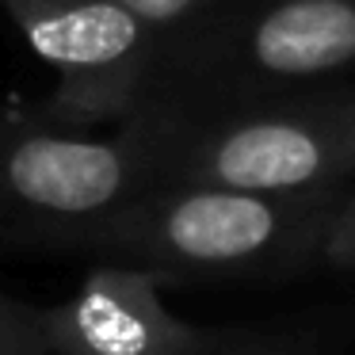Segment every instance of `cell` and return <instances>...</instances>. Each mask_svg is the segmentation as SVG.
<instances>
[{"instance_id": "6da1fadb", "label": "cell", "mask_w": 355, "mask_h": 355, "mask_svg": "<svg viewBox=\"0 0 355 355\" xmlns=\"http://www.w3.org/2000/svg\"><path fill=\"white\" fill-rule=\"evenodd\" d=\"M347 191H245L218 184H157L111 214L42 230L31 245L92 248L187 275H271L317 256Z\"/></svg>"}, {"instance_id": "7a4b0ae2", "label": "cell", "mask_w": 355, "mask_h": 355, "mask_svg": "<svg viewBox=\"0 0 355 355\" xmlns=\"http://www.w3.org/2000/svg\"><path fill=\"white\" fill-rule=\"evenodd\" d=\"M176 111L138 107L119 134L92 138L50 115H0V237L31 245L42 230L111 214L164 184Z\"/></svg>"}, {"instance_id": "3957f363", "label": "cell", "mask_w": 355, "mask_h": 355, "mask_svg": "<svg viewBox=\"0 0 355 355\" xmlns=\"http://www.w3.org/2000/svg\"><path fill=\"white\" fill-rule=\"evenodd\" d=\"M172 180L245 191H347L355 184V92L286 100L207 126L176 111L164 184Z\"/></svg>"}, {"instance_id": "277c9868", "label": "cell", "mask_w": 355, "mask_h": 355, "mask_svg": "<svg viewBox=\"0 0 355 355\" xmlns=\"http://www.w3.org/2000/svg\"><path fill=\"white\" fill-rule=\"evenodd\" d=\"M58 73L46 115L69 126L126 123L157 96L164 42L119 0H0Z\"/></svg>"}, {"instance_id": "5b68a950", "label": "cell", "mask_w": 355, "mask_h": 355, "mask_svg": "<svg viewBox=\"0 0 355 355\" xmlns=\"http://www.w3.org/2000/svg\"><path fill=\"white\" fill-rule=\"evenodd\" d=\"M355 65V0H268L214 16L164 50L157 96L202 80L233 92H271L324 80Z\"/></svg>"}, {"instance_id": "8992f818", "label": "cell", "mask_w": 355, "mask_h": 355, "mask_svg": "<svg viewBox=\"0 0 355 355\" xmlns=\"http://www.w3.org/2000/svg\"><path fill=\"white\" fill-rule=\"evenodd\" d=\"M50 355H195L225 336L187 324L164 306L161 271L92 268L77 294L42 309Z\"/></svg>"}, {"instance_id": "52a82bcc", "label": "cell", "mask_w": 355, "mask_h": 355, "mask_svg": "<svg viewBox=\"0 0 355 355\" xmlns=\"http://www.w3.org/2000/svg\"><path fill=\"white\" fill-rule=\"evenodd\" d=\"M119 4H126L146 27H153L164 50L195 35L199 27H207L225 8V0H119Z\"/></svg>"}, {"instance_id": "ba28073f", "label": "cell", "mask_w": 355, "mask_h": 355, "mask_svg": "<svg viewBox=\"0 0 355 355\" xmlns=\"http://www.w3.org/2000/svg\"><path fill=\"white\" fill-rule=\"evenodd\" d=\"M317 260L336 271H355V187L340 199L317 245Z\"/></svg>"}, {"instance_id": "9c48e42d", "label": "cell", "mask_w": 355, "mask_h": 355, "mask_svg": "<svg viewBox=\"0 0 355 355\" xmlns=\"http://www.w3.org/2000/svg\"><path fill=\"white\" fill-rule=\"evenodd\" d=\"M0 355H50L46 336H42V309H39V324L24 332H4L0 336Z\"/></svg>"}, {"instance_id": "30bf717a", "label": "cell", "mask_w": 355, "mask_h": 355, "mask_svg": "<svg viewBox=\"0 0 355 355\" xmlns=\"http://www.w3.org/2000/svg\"><path fill=\"white\" fill-rule=\"evenodd\" d=\"M39 324V306H27V302H16L8 294H0V336L4 332H24Z\"/></svg>"}, {"instance_id": "8fae6325", "label": "cell", "mask_w": 355, "mask_h": 355, "mask_svg": "<svg viewBox=\"0 0 355 355\" xmlns=\"http://www.w3.org/2000/svg\"><path fill=\"white\" fill-rule=\"evenodd\" d=\"M195 355H291L286 347H268V344H248V340H222L210 352H195Z\"/></svg>"}]
</instances>
